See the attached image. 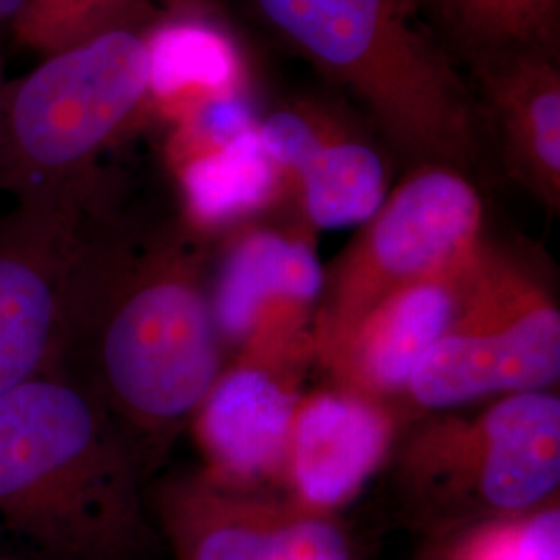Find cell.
<instances>
[{"label": "cell", "mask_w": 560, "mask_h": 560, "mask_svg": "<svg viewBox=\"0 0 560 560\" xmlns=\"http://www.w3.org/2000/svg\"><path fill=\"white\" fill-rule=\"evenodd\" d=\"M203 243L183 222L150 233L108 222L85 264L57 370L98 400L145 480L229 361Z\"/></svg>", "instance_id": "1"}, {"label": "cell", "mask_w": 560, "mask_h": 560, "mask_svg": "<svg viewBox=\"0 0 560 560\" xmlns=\"http://www.w3.org/2000/svg\"><path fill=\"white\" fill-rule=\"evenodd\" d=\"M129 444L80 382L0 395V538L27 560H141L154 523Z\"/></svg>", "instance_id": "2"}, {"label": "cell", "mask_w": 560, "mask_h": 560, "mask_svg": "<svg viewBox=\"0 0 560 560\" xmlns=\"http://www.w3.org/2000/svg\"><path fill=\"white\" fill-rule=\"evenodd\" d=\"M261 20L349 90L418 164L463 171L478 156V115L413 0H254Z\"/></svg>", "instance_id": "3"}, {"label": "cell", "mask_w": 560, "mask_h": 560, "mask_svg": "<svg viewBox=\"0 0 560 560\" xmlns=\"http://www.w3.org/2000/svg\"><path fill=\"white\" fill-rule=\"evenodd\" d=\"M395 483L409 517L434 536L559 501V395L517 393L469 418L425 421L399 448Z\"/></svg>", "instance_id": "4"}, {"label": "cell", "mask_w": 560, "mask_h": 560, "mask_svg": "<svg viewBox=\"0 0 560 560\" xmlns=\"http://www.w3.org/2000/svg\"><path fill=\"white\" fill-rule=\"evenodd\" d=\"M143 30L78 42L2 88L0 189L23 196L101 177L102 154L148 113Z\"/></svg>", "instance_id": "5"}, {"label": "cell", "mask_w": 560, "mask_h": 560, "mask_svg": "<svg viewBox=\"0 0 560 560\" xmlns=\"http://www.w3.org/2000/svg\"><path fill=\"white\" fill-rule=\"evenodd\" d=\"M559 378L560 310L550 284L486 241L463 282L455 318L413 372L405 399L423 411H453L552 390Z\"/></svg>", "instance_id": "6"}, {"label": "cell", "mask_w": 560, "mask_h": 560, "mask_svg": "<svg viewBox=\"0 0 560 560\" xmlns=\"http://www.w3.org/2000/svg\"><path fill=\"white\" fill-rule=\"evenodd\" d=\"M110 221L102 177L23 194L0 217V395L59 370L85 264Z\"/></svg>", "instance_id": "7"}, {"label": "cell", "mask_w": 560, "mask_h": 560, "mask_svg": "<svg viewBox=\"0 0 560 560\" xmlns=\"http://www.w3.org/2000/svg\"><path fill=\"white\" fill-rule=\"evenodd\" d=\"M483 224V201L463 171L418 164L326 272L312 330L316 360L393 291L471 264L486 243Z\"/></svg>", "instance_id": "8"}, {"label": "cell", "mask_w": 560, "mask_h": 560, "mask_svg": "<svg viewBox=\"0 0 560 560\" xmlns=\"http://www.w3.org/2000/svg\"><path fill=\"white\" fill-rule=\"evenodd\" d=\"M145 501L177 560H351L335 515L280 490L235 488L194 469L164 476Z\"/></svg>", "instance_id": "9"}, {"label": "cell", "mask_w": 560, "mask_h": 560, "mask_svg": "<svg viewBox=\"0 0 560 560\" xmlns=\"http://www.w3.org/2000/svg\"><path fill=\"white\" fill-rule=\"evenodd\" d=\"M305 222H247L222 237L212 261V307L226 358L314 351L326 270ZM316 355V351H314Z\"/></svg>", "instance_id": "10"}, {"label": "cell", "mask_w": 560, "mask_h": 560, "mask_svg": "<svg viewBox=\"0 0 560 560\" xmlns=\"http://www.w3.org/2000/svg\"><path fill=\"white\" fill-rule=\"evenodd\" d=\"M312 358V349H295L226 361L189 423L206 476L235 488L284 492L301 372Z\"/></svg>", "instance_id": "11"}, {"label": "cell", "mask_w": 560, "mask_h": 560, "mask_svg": "<svg viewBox=\"0 0 560 560\" xmlns=\"http://www.w3.org/2000/svg\"><path fill=\"white\" fill-rule=\"evenodd\" d=\"M397 436L388 402L339 384L303 395L289 439L284 492L335 515L381 469Z\"/></svg>", "instance_id": "12"}, {"label": "cell", "mask_w": 560, "mask_h": 560, "mask_svg": "<svg viewBox=\"0 0 560 560\" xmlns=\"http://www.w3.org/2000/svg\"><path fill=\"white\" fill-rule=\"evenodd\" d=\"M471 264L436 279L400 287L368 310L318 358L330 370L335 384L388 405L402 399L421 360L455 318Z\"/></svg>", "instance_id": "13"}, {"label": "cell", "mask_w": 560, "mask_h": 560, "mask_svg": "<svg viewBox=\"0 0 560 560\" xmlns=\"http://www.w3.org/2000/svg\"><path fill=\"white\" fill-rule=\"evenodd\" d=\"M501 131L509 171L550 210L560 206V69L552 50L474 67Z\"/></svg>", "instance_id": "14"}, {"label": "cell", "mask_w": 560, "mask_h": 560, "mask_svg": "<svg viewBox=\"0 0 560 560\" xmlns=\"http://www.w3.org/2000/svg\"><path fill=\"white\" fill-rule=\"evenodd\" d=\"M148 110L168 127L206 102L249 94V73L237 42L196 13H173L143 30Z\"/></svg>", "instance_id": "15"}, {"label": "cell", "mask_w": 560, "mask_h": 560, "mask_svg": "<svg viewBox=\"0 0 560 560\" xmlns=\"http://www.w3.org/2000/svg\"><path fill=\"white\" fill-rule=\"evenodd\" d=\"M183 224L200 240H222L289 200L287 183L261 148L258 131L226 148L171 164Z\"/></svg>", "instance_id": "16"}, {"label": "cell", "mask_w": 560, "mask_h": 560, "mask_svg": "<svg viewBox=\"0 0 560 560\" xmlns=\"http://www.w3.org/2000/svg\"><path fill=\"white\" fill-rule=\"evenodd\" d=\"M287 194L298 203L301 221L314 231L363 224L388 196V166L374 145L328 115L287 175Z\"/></svg>", "instance_id": "17"}, {"label": "cell", "mask_w": 560, "mask_h": 560, "mask_svg": "<svg viewBox=\"0 0 560 560\" xmlns=\"http://www.w3.org/2000/svg\"><path fill=\"white\" fill-rule=\"evenodd\" d=\"M420 18L474 67L525 50H552L560 0H413Z\"/></svg>", "instance_id": "18"}, {"label": "cell", "mask_w": 560, "mask_h": 560, "mask_svg": "<svg viewBox=\"0 0 560 560\" xmlns=\"http://www.w3.org/2000/svg\"><path fill=\"white\" fill-rule=\"evenodd\" d=\"M152 23L148 0H25L11 27L18 40L44 57L119 27Z\"/></svg>", "instance_id": "19"}, {"label": "cell", "mask_w": 560, "mask_h": 560, "mask_svg": "<svg viewBox=\"0 0 560 560\" xmlns=\"http://www.w3.org/2000/svg\"><path fill=\"white\" fill-rule=\"evenodd\" d=\"M517 550L520 560H560L559 501L521 517Z\"/></svg>", "instance_id": "20"}, {"label": "cell", "mask_w": 560, "mask_h": 560, "mask_svg": "<svg viewBox=\"0 0 560 560\" xmlns=\"http://www.w3.org/2000/svg\"><path fill=\"white\" fill-rule=\"evenodd\" d=\"M23 7H25V0H0V25L2 23L13 25L20 20Z\"/></svg>", "instance_id": "21"}, {"label": "cell", "mask_w": 560, "mask_h": 560, "mask_svg": "<svg viewBox=\"0 0 560 560\" xmlns=\"http://www.w3.org/2000/svg\"><path fill=\"white\" fill-rule=\"evenodd\" d=\"M171 13H194L203 7L206 0H161Z\"/></svg>", "instance_id": "22"}, {"label": "cell", "mask_w": 560, "mask_h": 560, "mask_svg": "<svg viewBox=\"0 0 560 560\" xmlns=\"http://www.w3.org/2000/svg\"><path fill=\"white\" fill-rule=\"evenodd\" d=\"M0 560H27L20 557V555H15V552H4V550H0Z\"/></svg>", "instance_id": "23"}, {"label": "cell", "mask_w": 560, "mask_h": 560, "mask_svg": "<svg viewBox=\"0 0 560 560\" xmlns=\"http://www.w3.org/2000/svg\"><path fill=\"white\" fill-rule=\"evenodd\" d=\"M2 88H4V83H2V67H0V94H2Z\"/></svg>", "instance_id": "24"}, {"label": "cell", "mask_w": 560, "mask_h": 560, "mask_svg": "<svg viewBox=\"0 0 560 560\" xmlns=\"http://www.w3.org/2000/svg\"><path fill=\"white\" fill-rule=\"evenodd\" d=\"M423 560H436L434 559V557H432V555H430V552H428V555H425V559Z\"/></svg>", "instance_id": "25"}]
</instances>
